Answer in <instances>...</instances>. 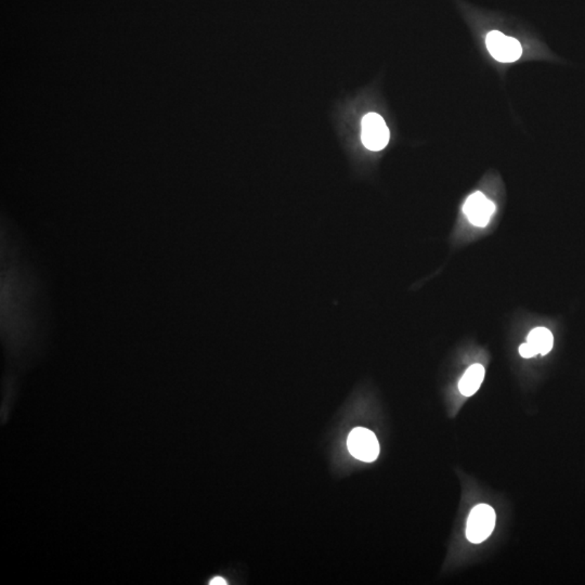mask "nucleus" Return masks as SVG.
I'll return each instance as SVG.
<instances>
[{"instance_id": "obj_1", "label": "nucleus", "mask_w": 585, "mask_h": 585, "mask_svg": "<svg viewBox=\"0 0 585 585\" xmlns=\"http://www.w3.org/2000/svg\"><path fill=\"white\" fill-rule=\"evenodd\" d=\"M494 510L488 504H479L473 508L467 519L466 537L469 542L479 544L486 541L495 527Z\"/></svg>"}, {"instance_id": "obj_2", "label": "nucleus", "mask_w": 585, "mask_h": 585, "mask_svg": "<svg viewBox=\"0 0 585 585\" xmlns=\"http://www.w3.org/2000/svg\"><path fill=\"white\" fill-rule=\"evenodd\" d=\"M349 452L357 460L363 462H374L379 457V443L374 433L370 429L357 427L347 439Z\"/></svg>"}, {"instance_id": "obj_3", "label": "nucleus", "mask_w": 585, "mask_h": 585, "mask_svg": "<svg viewBox=\"0 0 585 585\" xmlns=\"http://www.w3.org/2000/svg\"><path fill=\"white\" fill-rule=\"evenodd\" d=\"M390 133L384 119L376 113H369L361 123V140L367 149L381 151L389 143Z\"/></svg>"}, {"instance_id": "obj_4", "label": "nucleus", "mask_w": 585, "mask_h": 585, "mask_svg": "<svg viewBox=\"0 0 585 585\" xmlns=\"http://www.w3.org/2000/svg\"><path fill=\"white\" fill-rule=\"evenodd\" d=\"M486 44L490 55L503 63L517 61L522 55L520 43L515 38L507 37L499 31L490 32L487 35Z\"/></svg>"}, {"instance_id": "obj_5", "label": "nucleus", "mask_w": 585, "mask_h": 585, "mask_svg": "<svg viewBox=\"0 0 585 585\" xmlns=\"http://www.w3.org/2000/svg\"><path fill=\"white\" fill-rule=\"evenodd\" d=\"M463 211L467 219L476 227H486L495 211V205L486 195L476 192L465 202Z\"/></svg>"}, {"instance_id": "obj_6", "label": "nucleus", "mask_w": 585, "mask_h": 585, "mask_svg": "<svg viewBox=\"0 0 585 585\" xmlns=\"http://www.w3.org/2000/svg\"><path fill=\"white\" fill-rule=\"evenodd\" d=\"M485 375H486V370L482 365L476 363L469 367L459 383V389L463 396L472 397L475 395L480 388Z\"/></svg>"}, {"instance_id": "obj_7", "label": "nucleus", "mask_w": 585, "mask_h": 585, "mask_svg": "<svg viewBox=\"0 0 585 585\" xmlns=\"http://www.w3.org/2000/svg\"><path fill=\"white\" fill-rule=\"evenodd\" d=\"M527 343L533 347L537 353L545 355L552 350L554 337H553L550 329H546V327H536L529 333L528 337H527Z\"/></svg>"}, {"instance_id": "obj_8", "label": "nucleus", "mask_w": 585, "mask_h": 585, "mask_svg": "<svg viewBox=\"0 0 585 585\" xmlns=\"http://www.w3.org/2000/svg\"><path fill=\"white\" fill-rule=\"evenodd\" d=\"M519 353H520V355L521 357H522V358L526 359L532 358V357H534V355H538V353H537V351L534 350V349H533V347L531 346L530 344H528V343H526V344H522L520 347H519Z\"/></svg>"}, {"instance_id": "obj_9", "label": "nucleus", "mask_w": 585, "mask_h": 585, "mask_svg": "<svg viewBox=\"0 0 585 585\" xmlns=\"http://www.w3.org/2000/svg\"><path fill=\"white\" fill-rule=\"evenodd\" d=\"M209 584H211V585H225V584H227V582H225V581L223 580V578H221V577H217V578H213V580L211 581V583H209Z\"/></svg>"}]
</instances>
